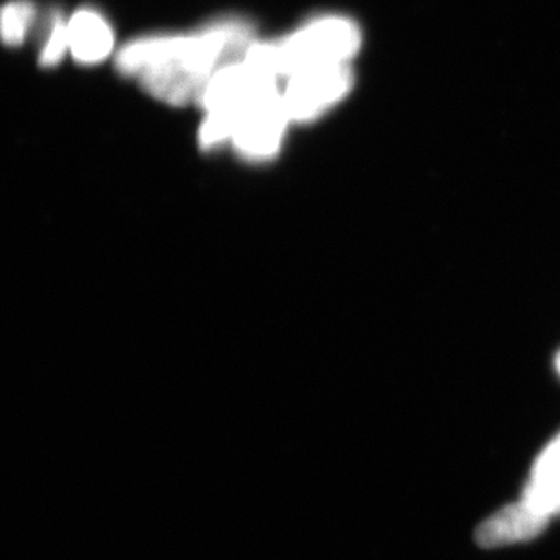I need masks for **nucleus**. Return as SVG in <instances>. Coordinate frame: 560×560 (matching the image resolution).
Returning <instances> with one entry per match:
<instances>
[{
	"instance_id": "nucleus-11",
	"label": "nucleus",
	"mask_w": 560,
	"mask_h": 560,
	"mask_svg": "<svg viewBox=\"0 0 560 560\" xmlns=\"http://www.w3.org/2000/svg\"><path fill=\"white\" fill-rule=\"evenodd\" d=\"M560 475V434L540 453L533 467L530 480L539 481Z\"/></svg>"
},
{
	"instance_id": "nucleus-5",
	"label": "nucleus",
	"mask_w": 560,
	"mask_h": 560,
	"mask_svg": "<svg viewBox=\"0 0 560 560\" xmlns=\"http://www.w3.org/2000/svg\"><path fill=\"white\" fill-rule=\"evenodd\" d=\"M278 80V77L256 68L248 61L234 62L220 69L210 79L202 92L201 103L208 113H238L250 103L279 92Z\"/></svg>"
},
{
	"instance_id": "nucleus-10",
	"label": "nucleus",
	"mask_w": 560,
	"mask_h": 560,
	"mask_svg": "<svg viewBox=\"0 0 560 560\" xmlns=\"http://www.w3.org/2000/svg\"><path fill=\"white\" fill-rule=\"evenodd\" d=\"M68 50V24L60 20V18H57L54 24H51L49 36H47L46 44H44L43 51H40V65L47 66V68L58 65Z\"/></svg>"
},
{
	"instance_id": "nucleus-6",
	"label": "nucleus",
	"mask_w": 560,
	"mask_h": 560,
	"mask_svg": "<svg viewBox=\"0 0 560 560\" xmlns=\"http://www.w3.org/2000/svg\"><path fill=\"white\" fill-rule=\"evenodd\" d=\"M550 518L533 510L525 501L511 504L482 523L477 530L481 547L492 548L536 539L547 528Z\"/></svg>"
},
{
	"instance_id": "nucleus-4",
	"label": "nucleus",
	"mask_w": 560,
	"mask_h": 560,
	"mask_svg": "<svg viewBox=\"0 0 560 560\" xmlns=\"http://www.w3.org/2000/svg\"><path fill=\"white\" fill-rule=\"evenodd\" d=\"M231 114L234 119L231 142L243 156L267 160L279 150L290 121L280 92Z\"/></svg>"
},
{
	"instance_id": "nucleus-12",
	"label": "nucleus",
	"mask_w": 560,
	"mask_h": 560,
	"mask_svg": "<svg viewBox=\"0 0 560 560\" xmlns=\"http://www.w3.org/2000/svg\"><path fill=\"white\" fill-rule=\"evenodd\" d=\"M556 368H558L559 374H560V353L558 355V359H556Z\"/></svg>"
},
{
	"instance_id": "nucleus-8",
	"label": "nucleus",
	"mask_w": 560,
	"mask_h": 560,
	"mask_svg": "<svg viewBox=\"0 0 560 560\" xmlns=\"http://www.w3.org/2000/svg\"><path fill=\"white\" fill-rule=\"evenodd\" d=\"M35 20V9L27 0H13L2 10V38L9 46H20Z\"/></svg>"
},
{
	"instance_id": "nucleus-9",
	"label": "nucleus",
	"mask_w": 560,
	"mask_h": 560,
	"mask_svg": "<svg viewBox=\"0 0 560 560\" xmlns=\"http://www.w3.org/2000/svg\"><path fill=\"white\" fill-rule=\"evenodd\" d=\"M523 501L548 518L560 514V475L539 481L530 480L523 492Z\"/></svg>"
},
{
	"instance_id": "nucleus-7",
	"label": "nucleus",
	"mask_w": 560,
	"mask_h": 560,
	"mask_svg": "<svg viewBox=\"0 0 560 560\" xmlns=\"http://www.w3.org/2000/svg\"><path fill=\"white\" fill-rule=\"evenodd\" d=\"M69 50L77 61L94 65L108 58L114 35L108 22L97 11H77L68 22Z\"/></svg>"
},
{
	"instance_id": "nucleus-3",
	"label": "nucleus",
	"mask_w": 560,
	"mask_h": 560,
	"mask_svg": "<svg viewBox=\"0 0 560 560\" xmlns=\"http://www.w3.org/2000/svg\"><path fill=\"white\" fill-rule=\"evenodd\" d=\"M352 86L348 65L324 66L290 77L282 94L290 120L316 119L324 110L340 102Z\"/></svg>"
},
{
	"instance_id": "nucleus-2",
	"label": "nucleus",
	"mask_w": 560,
	"mask_h": 560,
	"mask_svg": "<svg viewBox=\"0 0 560 560\" xmlns=\"http://www.w3.org/2000/svg\"><path fill=\"white\" fill-rule=\"evenodd\" d=\"M360 31L342 18H323L278 43H254L245 61L271 75L293 77L324 66L346 65L359 50Z\"/></svg>"
},
{
	"instance_id": "nucleus-1",
	"label": "nucleus",
	"mask_w": 560,
	"mask_h": 560,
	"mask_svg": "<svg viewBox=\"0 0 560 560\" xmlns=\"http://www.w3.org/2000/svg\"><path fill=\"white\" fill-rule=\"evenodd\" d=\"M254 40L249 22L231 18L213 22L194 35H162L127 44L117 69L136 77L158 101L187 105L201 101L210 79L226 66L245 60Z\"/></svg>"
}]
</instances>
